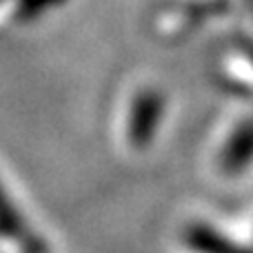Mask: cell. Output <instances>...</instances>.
Instances as JSON below:
<instances>
[{
    "instance_id": "obj_1",
    "label": "cell",
    "mask_w": 253,
    "mask_h": 253,
    "mask_svg": "<svg viewBox=\"0 0 253 253\" xmlns=\"http://www.w3.org/2000/svg\"><path fill=\"white\" fill-rule=\"evenodd\" d=\"M184 245L193 253H253L251 249L238 245L236 240H231L229 236L205 222H196L187 229Z\"/></svg>"
},
{
    "instance_id": "obj_2",
    "label": "cell",
    "mask_w": 253,
    "mask_h": 253,
    "mask_svg": "<svg viewBox=\"0 0 253 253\" xmlns=\"http://www.w3.org/2000/svg\"><path fill=\"white\" fill-rule=\"evenodd\" d=\"M251 162H253V123H247L227 142L222 156H220V167H222V171L227 175H238Z\"/></svg>"
},
{
    "instance_id": "obj_3",
    "label": "cell",
    "mask_w": 253,
    "mask_h": 253,
    "mask_svg": "<svg viewBox=\"0 0 253 253\" xmlns=\"http://www.w3.org/2000/svg\"><path fill=\"white\" fill-rule=\"evenodd\" d=\"M160 116V102H158L156 96H142L135 105V114H133V120L129 125V131H131V140L135 144H144L151 133L156 131V120Z\"/></svg>"
}]
</instances>
